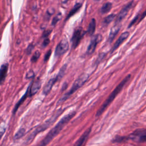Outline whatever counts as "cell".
I'll return each instance as SVG.
<instances>
[{
    "label": "cell",
    "instance_id": "obj_1",
    "mask_svg": "<svg viewBox=\"0 0 146 146\" xmlns=\"http://www.w3.org/2000/svg\"><path fill=\"white\" fill-rule=\"evenodd\" d=\"M75 114V112L73 111L70 112L68 115H65L61 119L59 122L49 131L42 141L37 146H46L62 130L64 127L68 123L69 121L74 117Z\"/></svg>",
    "mask_w": 146,
    "mask_h": 146
},
{
    "label": "cell",
    "instance_id": "obj_2",
    "mask_svg": "<svg viewBox=\"0 0 146 146\" xmlns=\"http://www.w3.org/2000/svg\"><path fill=\"white\" fill-rule=\"evenodd\" d=\"M130 78L131 75H128L127 77H125L121 81V82L119 83V84H118V86L114 89L112 92L109 95V97L106 99V100L103 102V103L101 105L100 108L98 110L97 114H96V116H99L102 113H103V112L106 110L107 108L109 107V105L111 103V102L114 101V99H115V98L118 95L119 93L120 92L122 89L123 88L125 84L130 80Z\"/></svg>",
    "mask_w": 146,
    "mask_h": 146
},
{
    "label": "cell",
    "instance_id": "obj_3",
    "mask_svg": "<svg viewBox=\"0 0 146 146\" xmlns=\"http://www.w3.org/2000/svg\"><path fill=\"white\" fill-rule=\"evenodd\" d=\"M62 112L61 110L58 111L57 112H55L53 115L51 116L48 120H46L42 124H41L38 127H36V129H34L33 131H31V133L29 134V135L27 136V138L25 139V143L26 144H30L38 134L46 130V129H48L51 125L54 123V122L56 121V119Z\"/></svg>",
    "mask_w": 146,
    "mask_h": 146
},
{
    "label": "cell",
    "instance_id": "obj_4",
    "mask_svg": "<svg viewBox=\"0 0 146 146\" xmlns=\"http://www.w3.org/2000/svg\"><path fill=\"white\" fill-rule=\"evenodd\" d=\"M89 77V76L88 74H84V73L83 74H82L79 77L75 80L74 83L72 84V87H71V89H70V90H69L68 92H66L65 94L61 97V98L59 99V100L58 101V103H61L67 100L72 94H74L76 91H77L79 89L81 88V87L86 82V81L88 79Z\"/></svg>",
    "mask_w": 146,
    "mask_h": 146
},
{
    "label": "cell",
    "instance_id": "obj_5",
    "mask_svg": "<svg viewBox=\"0 0 146 146\" xmlns=\"http://www.w3.org/2000/svg\"><path fill=\"white\" fill-rule=\"evenodd\" d=\"M128 139L138 143H146V129H138L135 130L130 136Z\"/></svg>",
    "mask_w": 146,
    "mask_h": 146
},
{
    "label": "cell",
    "instance_id": "obj_6",
    "mask_svg": "<svg viewBox=\"0 0 146 146\" xmlns=\"http://www.w3.org/2000/svg\"><path fill=\"white\" fill-rule=\"evenodd\" d=\"M85 33L86 31H84L81 27H78L75 29L71 39L73 48L75 49L77 47Z\"/></svg>",
    "mask_w": 146,
    "mask_h": 146
},
{
    "label": "cell",
    "instance_id": "obj_7",
    "mask_svg": "<svg viewBox=\"0 0 146 146\" xmlns=\"http://www.w3.org/2000/svg\"><path fill=\"white\" fill-rule=\"evenodd\" d=\"M69 48V44L68 40L66 39H63L62 40H61L55 48V56L59 57L65 54L68 50Z\"/></svg>",
    "mask_w": 146,
    "mask_h": 146
},
{
    "label": "cell",
    "instance_id": "obj_8",
    "mask_svg": "<svg viewBox=\"0 0 146 146\" xmlns=\"http://www.w3.org/2000/svg\"><path fill=\"white\" fill-rule=\"evenodd\" d=\"M132 3L133 1L128 2L127 4L125 5L124 6L122 9L121 10L119 11V13L117 14V16H116V18L115 21V24H120V22L124 18V17L127 16V14L130 10L131 8L132 7Z\"/></svg>",
    "mask_w": 146,
    "mask_h": 146
},
{
    "label": "cell",
    "instance_id": "obj_9",
    "mask_svg": "<svg viewBox=\"0 0 146 146\" xmlns=\"http://www.w3.org/2000/svg\"><path fill=\"white\" fill-rule=\"evenodd\" d=\"M102 39V36L100 34H97L92 37L90 41V45L87 49V54L88 55H91L95 51V50L97 47L98 43L100 42Z\"/></svg>",
    "mask_w": 146,
    "mask_h": 146
},
{
    "label": "cell",
    "instance_id": "obj_10",
    "mask_svg": "<svg viewBox=\"0 0 146 146\" xmlns=\"http://www.w3.org/2000/svg\"><path fill=\"white\" fill-rule=\"evenodd\" d=\"M129 35H130V33L128 31H125L124 33H123L121 36H119L118 39L116 40V41L114 43V45H113L111 50V52L112 53L114 51L116 50L119 47V46H120L122 43L127 38L128 36H129Z\"/></svg>",
    "mask_w": 146,
    "mask_h": 146
},
{
    "label": "cell",
    "instance_id": "obj_11",
    "mask_svg": "<svg viewBox=\"0 0 146 146\" xmlns=\"http://www.w3.org/2000/svg\"><path fill=\"white\" fill-rule=\"evenodd\" d=\"M41 81L39 79H37L33 82L32 83L31 87L30 86L29 87V97H31V96L34 95L37 92H38L39 90L41 87Z\"/></svg>",
    "mask_w": 146,
    "mask_h": 146
},
{
    "label": "cell",
    "instance_id": "obj_12",
    "mask_svg": "<svg viewBox=\"0 0 146 146\" xmlns=\"http://www.w3.org/2000/svg\"><path fill=\"white\" fill-rule=\"evenodd\" d=\"M58 80L59 79H58L57 76L51 78L50 79L48 82L46 84V85L44 86V87H43V91H42L43 94L46 95H48L49 93L50 92L52 89V87L54 86V84L56 83V82L58 81Z\"/></svg>",
    "mask_w": 146,
    "mask_h": 146
},
{
    "label": "cell",
    "instance_id": "obj_13",
    "mask_svg": "<svg viewBox=\"0 0 146 146\" xmlns=\"http://www.w3.org/2000/svg\"><path fill=\"white\" fill-rule=\"evenodd\" d=\"M121 29V26L119 24H115V26L113 28H111L110 32L109 38L107 39V42L109 43H111L113 40L114 39L115 37H116V35L118 33Z\"/></svg>",
    "mask_w": 146,
    "mask_h": 146
},
{
    "label": "cell",
    "instance_id": "obj_14",
    "mask_svg": "<svg viewBox=\"0 0 146 146\" xmlns=\"http://www.w3.org/2000/svg\"><path fill=\"white\" fill-rule=\"evenodd\" d=\"M91 132V128H88L87 130L85 131V132H84V133L81 136V137L79 138L77 141L75 143V144L73 146H82L84 143V142H85L86 140L88 138L90 133Z\"/></svg>",
    "mask_w": 146,
    "mask_h": 146
},
{
    "label": "cell",
    "instance_id": "obj_15",
    "mask_svg": "<svg viewBox=\"0 0 146 146\" xmlns=\"http://www.w3.org/2000/svg\"><path fill=\"white\" fill-rule=\"evenodd\" d=\"M8 64L4 63L1 66L0 68V85L4 82L6 77L8 70Z\"/></svg>",
    "mask_w": 146,
    "mask_h": 146
},
{
    "label": "cell",
    "instance_id": "obj_16",
    "mask_svg": "<svg viewBox=\"0 0 146 146\" xmlns=\"http://www.w3.org/2000/svg\"><path fill=\"white\" fill-rule=\"evenodd\" d=\"M29 87H30V86H29L28 87V90H26V92L25 93V94L22 96V97H21V98L19 99V101L17 102V103H16V104L15 105V106H14V109L13 110V114H15L17 112V110L18 109V108L19 107V106H21V105L24 103V102H25V101L26 99V98H28V97L29 96Z\"/></svg>",
    "mask_w": 146,
    "mask_h": 146
},
{
    "label": "cell",
    "instance_id": "obj_17",
    "mask_svg": "<svg viewBox=\"0 0 146 146\" xmlns=\"http://www.w3.org/2000/svg\"><path fill=\"white\" fill-rule=\"evenodd\" d=\"M82 6V4H81V3H78V4H76L74 5V6L72 8V9L69 11V13H68V16H67L66 18V20L69 19L70 18V17L75 15V14L77 12H78L79 10L81 8Z\"/></svg>",
    "mask_w": 146,
    "mask_h": 146
},
{
    "label": "cell",
    "instance_id": "obj_18",
    "mask_svg": "<svg viewBox=\"0 0 146 146\" xmlns=\"http://www.w3.org/2000/svg\"><path fill=\"white\" fill-rule=\"evenodd\" d=\"M112 7V4L111 2H107L104 3V4L102 6L100 9V12L102 14H106L109 13Z\"/></svg>",
    "mask_w": 146,
    "mask_h": 146
},
{
    "label": "cell",
    "instance_id": "obj_19",
    "mask_svg": "<svg viewBox=\"0 0 146 146\" xmlns=\"http://www.w3.org/2000/svg\"><path fill=\"white\" fill-rule=\"evenodd\" d=\"M95 28H96V21L94 18H92L89 25V28H88V33L90 36H93L94 32L95 31Z\"/></svg>",
    "mask_w": 146,
    "mask_h": 146
},
{
    "label": "cell",
    "instance_id": "obj_20",
    "mask_svg": "<svg viewBox=\"0 0 146 146\" xmlns=\"http://www.w3.org/2000/svg\"><path fill=\"white\" fill-rule=\"evenodd\" d=\"M25 133H26V130L24 128H20V129L15 134V135H14L13 137L14 141H17V140H19V139H21L23 136H24L25 135Z\"/></svg>",
    "mask_w": 146,
    "mask_h": 146
},
{
    "label": "cell",
    "instance_id": "obj_21",
    "mask_svg": "<svg viewBox=\"0 0 146 146\" xmlns=\"http://www.w3.org/2000/svg\"><path fill=\"white\" fill-rule=\"evenodd\" d=\"M115 17H116V15L115 14H110V15L107 16L103 19V24L106 25L110 24V23L112 22V21H113V20L114 19Z\"/></svg>",
    "mask_w": 146,
    "mask_h": 146
},
{
    "label": "cell",
    "instance_id": "obj_22",
    "mask_svg": "<svg viewBox=\"0 0 146 146\" xmlns=\"http://www.w3.org/2000/svg\"><path fill=\"white\" fill-rule=\"evenodd\" d=\"M6 128V125L5 122H1V123H0V140L1 139L5 132Z\"/></svg>",
    "mask_w": 146,
    "mask_h": 146
},
{
    "label": "cell",
    "instance_id": "obj_23",
    "mask_svg": "<svg viewBox=\"0 0 146 146\" xmlns=\"http://www.w3.org/2000/svg\"><path fill=\"white\" fill-rule=\"evenodd\" d=\"M40 55H41V53L38 50H37V51L35 52L34 54L33 55V56H32V57L31 58V62H33V63L36 62L37 61H38V59H39Z\"/></svg>",
    "mask_w": 146,
    "mask_h": 146
},
{
    "label": "cell",
    "instance_id": "obj_24",
    "mask_svg": "<svg viewBox=\"0 0 146 146\" xmlns=\"http://www.w3.org/2000/svg\"><path fill=\"white\" fill-rule=\"evenodd\" d=\"M61 17H62V15H61V13L58 14L57 15L55 16V17H54V18H53V19H52L51 25H56L57 23L61 19Z\"/></svg>",
    "mask_w": 146,
    "mask_h": 146
},
{
    "label": "cell",
    "instance_id": "obj_25",
    "mask_svg": "<svg viewBox=\"0 0 146 146\" xmlns=\"http://www.w3.org/2000/svg\"><path fill=\"white\" fill-rule=\"evenodd\" d=\"M34 72L33 70H30L27 72V74L26 75V79H31L34 77Z\"/></svg>",
    "mask_w": 146,
    "mask_h": 146
},
{
    "label": "cell",
    "instance_id": "obj_26",
    "mask_svg": "<svg viewBox=\"0 0 146 146\" xmlns=\"http://www.w3.org/2000/svg\"><path fill=\"white\" fill-rule=\"evenodd\" d=\"M51 54V50H48L45 55L44 62H46V61H48L49 59Z\"/></svg>",
    "mask_w": 146,
    "mask_h": 146
},
{
    "label": "cell",
    "instance_id": "obj_27",
    "mask_svg": "<svg viewBox=\"0 0 146 146\" xmlns=\"http://www.w3.org/2000/svg\"><path fill=\"white\" fill-rule=\"evenodd\" d=\"M139 17H140V15H139V14H138V15H137V16L135 17V18H134V19L132 20V21L130 22V24H129V25H128V28H130L131 27V26H132L134 24H135V23H136V21H137V20L139 19Z\"/></svg>",
    "mask_w": 146,
    "mask_h": 146
},
{
    "label": "cell",
    "instance_id": "obj_28",
    "mask_svg": "<svg viewBox=\"0 0 146 146\" xmlns=\"http://www.w3.org/2000/svg\"><path fill=\"white\" fill-rule=\"evenodd\" d=\"M34 49V45L33 44H30L28 47L26 49V53L28 54V55H30L31 54V52Z\"/></svg>",
    "mask_w": 146,
    "mask_h": 146
},
{
    "label": "cell",
    "instance_id": "obj_29",
    "mask_svg": "<svg viewBox=\"0 0 146 146\" xmlns=\"http://www.w3.org/2000/svg\"><path fill=\"white\" fill-rule=\"evenodd\" d=\"M51 30H46L44 32H43L42 35V38H46L48 37L50 34H51Z\"/></svg>",
    "mask_w": 146,
    "mask_h": 146
},
{
    "label": "cell",
    "instance_id": "obj_30",
    "mask_svg": "<svg viewBox=\"0 0 146 146\" xmlns=\"http://www.w3.org/2000/svg\"><path fill=\"white\" fill-rule=\"evenodd\" d=\"M49 43H50V39H49V38H47L45 39V40L43 41L42 46L43 48H45L49 44Z\"/></svg>",
    "mask_w": 146,
    "mask_h": 146
},
{
    "label": "cell",
    "instance_id": "obj_31",
    "mask_svg": "<svg viewBox=\"0 0 146 146\" xmlns=\"http://www.w3.org/2000/svg\"><path fill=\"white\" fill-rule=\"evenodd\" d=\"M145 16H146V9L144 11V12L142 14V15H140L139 18V20H138V23H139L140 22L142 21V20L145 18Z\"/></svg>",
    "mask_w": 146,
    "mask_h": 146
},
{
    "label": "cell",
    "instance_id": "obj_32",
    "mask_svg": "<svg viewBox=\"0 0 146 146\" xmlns=\"http://www.w3.org/2000/svg\"><path fill=\"white\" fill-rule=\"evenodd\" d=\"M95 1H99V0H95Z\"/></svg>",
    "mask_w": 146,
    "mask_h": 146
}]
</instances>
